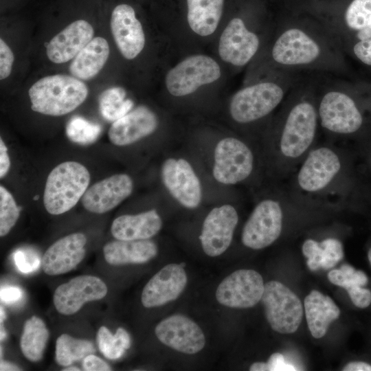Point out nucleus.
I'll list each match as a JSON object with an SVG mask.
<instances>
[{
	"mask_svg": "<svg viewBox=\"0 0 371 371\" xmlns=\"http://www.w3.org/2000/svg\"><path fill=\"white\" fill-rule=\"evenodd\" d=\"M344 371H371V364L366 361H352L343 368Z\"/></svg>",
	"mask_w": 371,
	"mask_h": 371,
	"instance_id": "obj_49",
	"label": "nucleus"
},
{
	"mask_svg": "<svg viewBox=\"0 0 371 371\" xmlns=\"http://www.w3.org/2000/svg\"><path fill=\"white\" fill-rule=\"evenodd\" d=\"M316 85L300 80L282 102L272 138L276 177L285 182L318 142Z\"/></svg>",
	"mask_w": 371,
	"mask_h": 371,
	"instance_id": "obj_2",
	"label": "nucleus"
},
{
	"mask_svg": "<svg viewBox=\"0 0 371 371\" xmlns=\"http://www.w3.org/2000/svg\"><path fill=\"white\" fill-rule=\"evenodd\" d=\"M353 304L359 308H366L371 304V291L363 286L352 284L345 288Z\"/></svg>",
	"mask_w": 371,
	"mask_h": 371,
	"instance_id": "obj_40",
	"label": "nucleus"
},
{
	"mask_svg": "<svg viewBox=\"0 0 371 371\" xmlns=\"http://www.w3.org/2000/svg\"><path fill=\"white\" fill-rule=\"evenodd\" d=\"M352 148L362 177L371 180V128L355 142Z\"/></svg>",
	"mask_w": 371,
	"mask_h": 371,
	"instance_id": "obj_37",
	"label": "nucleus"
},
{
	"mask_svg": "<svg viewBox=\"0 0 371 371\" xmlns=\"http://www.w3.org/2000/svg\"><path fill=\"white\" fill-rule=\"evenodd\" d=\"M48 338L49 331L42 319L34 315L27 319L20 340L24 357L32 362L41 360Z\"/></svg>",
	"mask_w": 371,
	"mask_h": 371,
	"instance_id": "obj_29",
	"label": "nucleus"
},
{
	"mask_svg": "<svg viewBox=\"0 0 371 371\" xmlns=\"http://www.w3.org/2000/svg\"><path fill=\"white\" fill-rule=\"evenodd\" d=\"M328 278L333 284L344 289L352 284L366 286L368 284L367 275L348 264L342 265L339 269L330 270L328 273Z\"/></svg>",
	"mask_w": 371,
	"mask_h": 371,
	"instance_id": "obj_36",
	"label": "nucleus"
},
{
	"mask_svg": "<svg viewBox=\"0 0 371 371\" xmlns=\"http://www.w3.org/2000/svg\"><path fill=\"white\" fill-rule=\"evenodd\" d=\"M251 371H267L268 367L267 363L264 362H256L254 363L249 368Z\"/></svg>",
	"mask_w": 371,
	"mask_h": 371,
	"instance_id": "obj_51",
	"label": "nucleus"
},
{
	"mask_svg": "<svg viewBox=\"0 0 371 371\" xmlns=\"http://www.w3.org/2000/svg\"><path fill=\"white\" fill-rule=\"evenodd\" d=\"M319 243L324 250V262L322 269H330L344 258L343 245L339 239L332 237L326 238Z\"/></svg>",
	"mask_w": 371,
	"mask_h": 371,
	"instance_id": "obj_38",
	"label": "nucleus"
},
{
	"mask_svg": "<svg viewBox=\"0 0 371 371\" xmlns=\"http://www.w3.org/2000/svg\"><path fill=\"white\" fill-rule=\"evenodd\" d=\"M97 344L101 353L109 359L121 357L131 346V338L123 328H118L114 335L106 326H101L97 333Z\"/></svg>",
	"mask_w": 371,
	"mask_h": 371,
	"instance_id": "obj_32",
	"label": "nucleus"
},
{
	"mask_svg": "<svg viewBox=\"0 0 371 371\" xmlns=\"http://www.w3.org/2000/svg\"><path fill=\"white\" fill-rule=\"evenodd\" d=\"M265 284L261 275L253 269H238L224 278L216 291V298L230 308H247L261 300Z\"/></svg>",
	"mask_w": 371,
	"mask_h": 371,
	"instance_id": "obj_12",
	"label": "nucleus"
},
{
	"mask_svg": "<svg viewBox=\"0 0 371 371\" xmlns=\"http://www.w3.org/2000/svg\"><path fill=\"white\" fill-rule=\"evenodd\" d=\"M92 25L84 19L68 25L47 43L46 54L54 63H65L74 59L93 38Z\"/></svg>",
	"mask_w": 371,
	"mask_h": 371,
	"instance_id": "obj_22",
	"label": "nucleus"
},
{
	"mask_svg": "<svg viewBox=\"0 0 371 371\" xmlns=\"http://www.w3.org/2000/svg\"><path fill=\"white\" fill-rule=\"evenodd\" d=\"M261 301L266 318L274 331L291 334L297 330L303 308L299 297L286 286L276 280L267 282Z\"/></svg>",
	"mask_w": 371,
	"mask_h": 371,
	"instance_id": "obj_9",
	"label": "nucleus"
},
{
	"mask_svg": "<svg viewBox=\"0 0 371 371\" xmlns=\"http://www.w3.org/2000/svg\"><path fill=\"white\" fill-rule=\"evenodd\" d=\"M368 259L371 266V246L369 247L368 250Z\"/></svg>",
	"mask_w": 371,
	"mask_h": 371,
	"instance_id": "obj_54",
	"label": "nucleus"
},
{
	"mask_svg": "<svg viewBox=\"0 0 371 371\" xmlns=\"http://www.w3.org/2000/svg\"><path fill=\"white\" fill-rule=\"evenodd\" d=\"M95 352V347L90 341L67 334H62L56 341V360L61 366L67 367Z\"/></svg>",
	"mask_w": 371,
	"mask_h": 371,
	"instance_id": "obj_30",
	"label": "nucleus"
},
{
	"mask_svg": "<svg viewBox=\"0 0 371 371\" xmlns=\"http://www.w3.org/2000/svg\"><path fill=\"white\" fill-rule=\"evenodd\" d=\"M300 199L284 182L276 195L259 201L243 227V244L252 249L272 245L282 234L287 213Z\"/></svg>",
	"mask_w": 371,
	"mask_h": 371,
	"instance_id": "obj_5",
	"label": "nucleus"
},
{
	"mask_svg": "<svg viewBox=\"0 0 371 371\" xmlns=\"http://www.w3.org/2000/svg\"><path fill=\"white\" fill-rule=\"evenodd\" d=\"M316 102L319 128L328 141L355 142L368 131L361 107L341 80L316 85Z\"/></svg>",
	"mask_w": 371,
	"mask_h": 371,
	"instance_id": "obj_4",
	"label": "nucleus"
},
{
	"mask_svg": "<svg viewBox=\"0 0 371 371\" xmlns=\"http://www.w3.org/2000/svg\"><path fill=\"white\" fill-rule=\"evenodd\" d=\"M260 39L249 30L244 21L232 19L223 31L218 43V54L223 60L236 67L247 65L257 54Z\"/></svg>",
	"mask_w": 371,
	"mask_h": 371,
	"instance_id": "obj_14",
	"label": "nucleus"
},
{
	"mask_svg": "<svg viewBox=\"0 0 371 371\" xmlns=\"http://www.w3.org/2000/svg\"><path fill=\"white\" fill-rule=\"evenodd\" d=\"M362 181L353 149L327 140L309 150L285 183L303 199L340 209L353 207Z\"/></svg>",
	"mask_w": 371,
	"mask_h": 371,
	"instance_id": "obj_1",
	"label": "nucleus"
},
{
	"mask_svg": "<svg viewBox=\"0 0 371 371\" xmlns=\"http://www.w3.org/2000/svg\"><path fill=\"white\" fill-rule=\"evenodd\" d=\"M63 371H79L80 370V368H78L77 367L71 366V367H67V368L63 369Z\"/></svg>",
	"mask_w": 371,
	"mask_h": 371,
	"instance_id": "obj_53",
	"label": "nucleus"
},
{
	"mask_svg": "<svg viewBox=\"0 0 371 371\" xmlns=\"http://www.w3.org/2000/svg\"><path fill=\"white\" fill-rule=\"evenodd\" d=\"M238 214L235 207L226 204L212 209L205 217L199 236L203 251L216 257L229 247Z\"/></svg>",
	"mask_w": 371,
	"mask_h": 371,
	"instance_id": "obj_16",
	"label": "nucleus"
},
{
	"mask_svg": "<svg viewBox=\"0 0 371 371\" xmlns=\"http://www.w3.org/2000/svg\"><path fill=\"white\" fill-rule=\"evenodd\" d=\"M82 368L85 371H109L111 367L102 359L94 355H89L83 359Z\"/></svg>",
	"mask_w": 371,
	"mask_h": 371,
	"instance_id": "obj_46",
	"label": "nucleus"
},
{
	"mask_svg": "<svg viewBox=\"0 0 371 371\" xmlns=\"http://www.w3.org/2000/svg\"><path fill=\"white\" fill-rule=\"evenodd\" d=\"M126 95L125 89L120 87L109 88L100 94L99 109L104 120L113 122L130 112L134 103Z\"/></svg>",
	"mask_w": 371,
	"mask_h": 371,
	"instance_id": "obj_31",
	"label": "nucleus"
},
{
	"mask_svg": "<svg viewBox=\"0 0 371 371\" xmlns=\"http://www.w3.org/2000/svg\"><path fill=\"white\" fill-rule=\"evenodd\" d=\"M90 173L82 164L65 161L52 170L47 176L43 204L52 215H59L74 207L88 188Z\"/></svg>",
	"mask_w": 371,
	"mask_h": 371,
	"instance_id": "obj_8",
	"label": "nucleus"
},
{
	"mask_svg": "<svg viewBox=\"0 0 371 371\" xmlns=\"http://www.w3.org/2000/svg\"><path fill=\"white\" fill-rule=\"evenodd\" d=\"M356 37L359 41L370 39L371 38V25H369L357 31Z\"/></svg>",
	"mask_w": 371,
	"mask_h": 371,
	"instance_id": "obj_50",
	"label": "nucleus"
},
{
	"mask_svg": "<svg viewBox=\"0 0 371 371\" xmlns=\"http://www.w3.org/2000/svg\"><path fill=\"white\" fill-rule=\"evenodd\" d=\"M20 216V208L12 194L0 186V236L7 235L15 225Z\"/></svg>",
	"mask_w": 371,
	"mask_h": 371,
	"instance_id": "obj_35",
	"label": "nucleus"
},
{
	"mask_svg": "<svg viewBox=\"0 0 371 371\" xmlns=\"http://www.w3.org/2000/svg\"><path fill=\"white\" fill-rule=\"evenodd\" d=\"M304 256L307 258L306 264L311 271L322 269L324 262V250L319 242L306 239L302 247Z\"/></svg>",
	"mask_w": 371,
	"mask_h": 371,
	"instance_id": "obj_39",
	"label": "nucleus"
},
{
	"mask_svg": "<svg viewBox=\"0 0 371 371\" xmlns=\"http://www.w3.org/2000/svg\"><path fill=\"white\" fill-rule=\"evenodd\" d=\"M109 52L107 41L101 36L95 37L73 59L69 72L81 80H90L103 68Z\"/></svg>",
	"mask_w": 371,
	"mask_h": 371,
	"instance_id": "obj_27",
	"label": "nucleus"
},
{
	"mask_svg": "<svg viewBox=\"0 0 371 371\" xmlns=\"http://www.w3.org/2000/svg\"><path fill=\"white\" fill-rule=\"evenodd\" d=\"M15 264L21 272L30 273L38 268L40 264L38 258L34 254L17 251L14 254Z\"/></svg>",
	"mask_w": 371,
	"mask_h": 371,
	"instance_id": "obj_42",
	"label": "nucleus"
},
{
	"mask_svg": "<svg viewBox=\"0 0 371 371\" xmlns=\"http://www.w3.org/2000/svg\"><path fill=\"white\" fill-rule=\"evenodd\" d=\"M2 370H20L17 366L11 364L10 363L1 361V369Z\"/></svg>",
	"mask_w": 371,
	"mask_h": 371,
	"instance_id": "obj_52",
	"label": "nucleus"
},
{
	"mask_svg": "<svg viewBox=\"0 0 371 371\" xmlns=\"http://www.w3.org/2000/svg\"><path fill=\"white\" fill-rule=\"evenodd\" d=\"M371 208V180L363 177L358 194L355 203V208Z\"/></svg>",
	"mask_w": 371,
	"mask_h": 371,
	"instance_id": "obj_43",
	"label": "nucleus"
},
{
	"mask_svg": "<svg viewBox=\"0 0 371 371\" xmlns=\"http://www.w3.org/2000/svg\"><path fill=\"white\" fill-rule=\"evenodd\" d=\"M88 93L84 82L65 74L43 77L28 91L32 110L51 116H61L73 111L84 102Z\"/></svg>",
	"mask_w": 371,
	"mask_h": 371,
	"instance_id": "obj_7",
	"label": "nucleus"
},
{
	"mask_svg": "<svg viewBox=\"0 0 371 371\" xmlns=\"http://www.w3.org/2000/svg\"><path fill=\"white\" fill-rule=\"evenodd\" d=\"M133 189L126 174H115L93 184L82 197L84 208L94 214L106 213L128 198Z\"/></svg>",
	"mask_w": 371,
	"mask_h": 371,
	"instance_id": "obj_18",
	"label": "nucleus"
},
{
	"mask_svg": "<svg viewBox=\"0 0 371 371\" xmlns=\"http://www.w3.org/2000/svg\"><path fill=\"white\" fill-rule=\"evenodd\" d=\"M221 75L220 66L212 58L202 54L193 55L168 71L166 87L174 96L187 95L204 85L216 81Z\"/></svg>",
	"mask_w": 371,
	"mask_h": 371,
	"instance_id": "obj_10",
	"label": "nucleus"
},
{
	"mask_svg": "<svg viewBox=\"0 0 371 371\" xmlns=\"http://www.w3.org/2000/svg\"><path fill=\"white\" fill-rule=\"evenodd\" d=\"M162 182L170 194L187 208H196L202 199L200 181L184 159L169 158L162 164Z\"/></svg>",
	"mask_w": 371,
	"mask_h": 371,
	"instance_id": "obj_15",
	"label": "nucleus"
},
{
	"mask_svg": "<svg viewBox=\"0 0 371 371\" xmlns=\"http://www.w3.org/2000/svg\"><path fill=\"white\" fill-rule=\"evenodd\" d=\"M255 157L250 147L232 137L221 139L214 150L213 175L221 183L234 185L247 180L254 168Z\"/></svg>",
	"mask_w": 371,
	"mask_h": 371,
	"instance_id": "obj_11",
	"label": "nucleus"
},
{
	"mask_svg": "<svg viewBox=\"0 0 371 371\" xmlns=\"http://www.w3.org/2000/svg\"><path fill=\"white\" fill-rule=\"evenodd\" d=\"M304 310L308 329L316 339L324 337L330 324L337 319L340 310L328 295L313 290L304 299Z\"/></svg>",
	"mask_w": 371,
	"mask_h": 371,
	"instance_id": "obj_26",
	"label": "nucleus"
},
{
	"mask_svg": "<svg viewBox=\"0 0 371 371\" xmlns=\"http://www.w3.org/2000/svg\"><path fill=\"white\" fill-rule=\"evenodd\" d=\"M157 245L152 240H112L103 247V254L107 263L111 265L142 264L156 256Z\"/></svg>",
	"mask_w": 371,
	"mask_h": 371,
	"instance_id": "obj_25",
	"label": "nucleus"
},
{
	"mask_svg": "<svg viewBox=\"0 0 371 371\" xmlns=\"http://www.w3.org/2000/svg\"><path fill=\"white\" fill-rule=\"evenodd\" d=\"M101 133L102 127L100 124L81 116L72 117L66 126L68 139L80 145H89L95 142Z\"/></svg>",
	"mask_w": 371,
	"mask_h": 371,
	"instance_id": "obj_33",
	"label": "nucleus"
},
{
	"mask_svg": "<svg viewBox=\"0 0 371 371\" xmlns=\"http://www.w3.org/2000/svg\"><path fill=\"white\" fill-rule=\"evenodd\" d=\"M22 297V291L17 286H6L1 289V300L5 303L18 302Z\"/></svg>",
	"mask_w": 371,
	"mask_h": 371,
	"instance_id": "obj_47",
	"label": "nucleus"
},
{
	"mask_svg": "<svg viewBox=\"0 0 371 371\" xmlns=\"http://www.w3.org/2000/svg\"><path fill=\"white\" fill-rule=\"evenodd\" d=\"M86 236L80 232L67 235L54 242L41 258L43 271L49 276L68 273L84 259Z\"/></svg>",
	"mask_w": 371,
	"mask_h": 371,
	"instance_id": "obj_21",
	"label": "nucleus"
},
{
	"mask_svg": "<svg viewBox=\"0 0 371 371\" xmlns=\"http://www.w3.org/2000/svg\"><path fill=\"white\" fill-rule=\"evenodd\" d=\"M14 60V54L10 47L5 42L0 39V79L3 80L8 78L11 74L13 63Z\"/></svg>",
	"mask_w": 371,
	"mask_h": 371,
	"instance_id": "obj_41",
	"label": "nucleus"
},
{
	"mask_svg": "<svg viewBox=\"0 0 371 371\" xmlns=\"http://www.w3.org/2000/svg\"><path fill=\"white\" fill-rule=\"evenodd\" d=\"M298 81L295 75L282 74L278 80L243 87L231 99L232 118L238 124H249L269 116L282 104Z\"/></svg>",
	"mask_w": 371,
	"mask_h": 371,
	"instance_id": "obj_6",
	"label": "nucleus"
},
{
	"mask_svg": "<svg viewBox=\"0 0 371 371\" xmlns=\"http://www.w3.org/2000/svg\"><path fill=\"white\" fill-rule=\"evenodd\" d=\"M270 55L280 74L302 71L341 73L342 45L326 25L289 24L278 30Z\"/></svg>",
	"mask_w": 371,
	"mask_h": 371,
	"instance_id": "obj_3",
	"label": "nucleus"
},
{
	"mask_svg": "<svg viewBox=\"0 0 371 371\" xmlns=\"http://www.w3.org/2000/svg\"><path fill=\"white\" fill-rule=\"evenodd\" d=\"M10 167V160L8 153V148L0 138V177L3 178L8 172Z\"/></svg>",
	"mask_w": 371,
	"mask_h": 371,
	"instance_id": "obj_48",
	"label": "nucleus"
},
{
	"mask_svg": "<svg viewBox=\"0 0 371 371\" xmlns=\"http://www.w3.org/2000/svg\"><path fill=\"white\" fill-rule=\"evenodd\" d=\"M187 5L192 30L202 36L214 33L223 14L224 0H187Z\"/></svg>",
	"mask_w": 371,
	"mask_h": 371,
	"instance_id": "obj_28",
	"label": "nucleus"
},
{
	"mask_svg": "<svg viewBox=\"0 0 371 371\" xmlns=\"http://www.w3.org/2000/svg\"><path fill=\"white\" fill-rule=\"evenodd\" d=\"M269 371L297 370L292 364L286 362L285 357L279 352L272 354L267 362Z\"/></svg>",
	"mask_w": 371,
	"mask_h": 371,
	"instance_id": "obj_45",
	"label": "nucleus"
},
{
	"mask_svg": "<svg viewBox=\"0 0 371 371\" xmlns=\"http://www.w3.org/2000/svg\"><path fill=\"white\" fill-rule=\"evenodd\" d=\"M352 51L363 63L371 65V38L359 41L354 45Z\"/></svg>",
	"mask_w": 371,
	"mask_h": 371,
	"instance_id": "obj_44",
	"label": "nucleus"
},
{
	"mask_svg": "<svg viewBox=\"0 0 371 371\" xmlns=\"http://www.w3.org/2000/svg\"><path fill=\"white\" fill-rule=\"evenodd\" d=\"M111 30L117 47L125 58H135L144 49V32L132 6L122 3L114 8Z\"/></svg>",
	"mask_w": 371,
	"mask_h": 371,
	"instance_id": "obj_19",
	"label": "nucleus"
},
{
	"mask_svg": "<svg viewBox=\"0 0 371 371\" xmlns=\"http://www.w3.org/2000/svg\"><path fill=\"white\" fill-rule=\"evenodd\" d=\"M344 21L353 31L371 25V0H352L345 10Z\"/></svg>",
	"mask_w": 371,
	"mask_h": 371,
	"instance_id": "obj_34",
	"label": "nucleus"
},
{
	"mask_svg": "<svg viewBox=\"0 0 371 371\" xmlns=\"http://www.w3.org/2000/svg\"><path fill=\"white\" fill-rule=\"evenodd\" d=\"M107 292V286L100 278L78 276L56 289L53 302L59 313L70 315L80 310L85 303L102 299Z\"/></svg>",
	"mask_w": 371,
	"mask_h": 371,
	"instance_id": "obj_13",
	"label": "nucleus"
},
{
	"mask_svg": "<svg viewBox=\"0 0 371 371\" xmlns=\"http://www.w3.org/2000/svg\"><path fill=\"white\" fill-rule=\"evenodd\" d=\"M155 333L161 343L186 354H195L205 344L201 328L182 315H173L163 319L156 326Z\"/></svg>",
	"mask_w": 371,
	"mask_h": 371,
	"instance_id": "obj_17",
	"label": "nucleus"
},
{
	"mask_svg": "<svg viewBox=\"0 0 371 371\" xmlns=\"http://www.w3.org/2000/svg\"><path fill=\"white\" fill-rule=\"evenodd\" d=\"M183 267L181 264L171 263L155 273L143 289L141 295L143 306H160L179 297L187 283Z\"/></svg>",
	"mask_w": 371,
	"mask_h": 371,
	"instance_id": "obj_20",
	"label": "nucleus"
},
{
	"mask_svg": "<svg viewBox=\"0 0 371 371\" xmlns=\"http://www.w3.org/2000/svg\"><path fill=\"white\" fill-rule=\"evenodd\" d=\"M157 126V115L148 107L139 106L113 122L108 136L114 145L127 146L152 134Z\"/></svg>",
	"mask_w": 371,
	"mask_h": 371,
	"instance_id": "obj_23",
	"label": "nucleus"
},
{
	"mask_svg": "<svg viewBox=\"0 0 371 371\" xmlns=\"http://www.w3.org/2000/svg\"><path fill=\"white\" fill-rule=\"evenodd\" d=\"M162 227V221L155 210L138 214H124L112 223L111 232L117 240H146L156 235Z\"/></svg>",
	"mask_w": 371,
	"mask_h": 371,
	"instance_id": "obj_24",
	"label": "nucleus"
}]
</instances>
